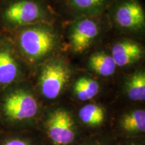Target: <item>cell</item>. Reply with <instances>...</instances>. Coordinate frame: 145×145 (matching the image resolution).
Listing matches in <instances>:
<instances>
[{"instance_id": "1", "label": "cell", "mask_w": 145, "mask_h": 145, "mask_svg": "<svg viewBox=\"0 0 145 145\" xmlns=\"http://www.w3.org/2000/svg\"><path fill=\"white\" fill-rule=\"evenodd\" d=\"M36 131L43 145H80L88 137L75 114L63 106L47 112L40 120Z\"/></svg>"}, {"instance_id": "2", "label": "cell", "mask_w": 145, "mask_h": 145, "mask_svg": "<svg viewBox=\"0 0 145 145\" xmlns=\"http://www.w3.org/2000/svg\"><path fill=\"white\" fill-rule=\"evenodd\" d=\"M1 112L9 130H36L40 120L41 106L32 91L18 88L3 97Z\"/></svg>"}, {"instance_id": "3", "label": "cell", "mask_w": 145, "mask_h": 145, "mask_svg": "<svg viewBox=\"0 0 145 145\" xmlns=\"http://www.w3.org/2000/svg\"><path fill=\"white\" fill-rule=\"evenodd\" d=\"M70 79L67 67L61 61H52L42 69L39 80L40 95L45 100H57L66 89Z\"/></svg>"}, {"instance_id": "4", "label": "cell", "mask_w": 145, "mask_h": 145, "mask_svg": "<svg viewBox=\"0 0 145 145\" xmlns=\"http://www.w3.org/2000/svg\"><path fill=\"white\" fill-rule=\"evenodd\" d=\"M20 45L27 57L36 60L50 53L55 45V37L49 30L44 28H28L20 36Z\"/></svg>"}, {"instance_id": "5", "label": "cell", "mask_w": 145, "mask_h": 145, "mask_svg": "<svg viewBox=\"0 0 145 145\" xmlns=\"http://www.w3.org/2000/svg\"><path fill=\"white\" fill-rule=\"evenodd\" d=\"M110 133L118 140L144 138L145 136V110L133 108L124 112L118 118Z\"/></svg>"}, {"instance_id": "6", "label": "cell", "mask_w": 145, "mask_h": 145, "mask_svg": "<svg viewBox=\"0 0 145 145\" xmlns=\"http://www.w3.org/2000/svg\"><path fill=\"white\" fill-rule=\"evenodd\" d=\"M76 118L81 129L88 136L108 132L106 130V108L98 103L88 102L79 109Z\"/></svg>"}, {"instance_id": "7", "label": "cell", "mask_w": 145, "mask_h": 145, "mask_svg": "<svg viewBox=\"0 0 145 145\" xmlns=\"http://www.w3.org/2000/svg\"><path fill=\"white\" fill-rule=\"evenodd\" d=\"M43 15L42 4L38 0H18L9 5L4 12L5 19L15 24L32 23Z\"/></svg>"}, {"instance_id": "8", "label": "cell", "mask_w": 145, "mask_h": 145, "mask_svg": "<svg viewBox=\"0 0 145 145\" xmlns=\"http://www.w3.org/2000/svg\"><path fill=\"white\" fill-rule=\"evenodd\" d=\"M115 18L124 28H140L144 25V9L138 0H122L116 7Z\"/></svg>"}, {"instance_id": "9", "label": "cell", "mask_w": 145, "mask_h": 145, "mask_svg": "<svg viewBox=\"0 0 145 145\" xmlns=\"http://www.w3.org/2000/svg\"><path fill=\"white\" fill-rule=\"evenodd\" d=\"M99 33V28L95 22L84 19L78 22L72 28L70 42L72 50L81 53L88 49Z\"/></svg>"}, {"instance_id": "10", "label": "cell", "mask_w": 145, "mask_h": 145, "mask_svg": "<svg viewBox=\"0 0 145 145\" xmlns=\"http://www.w3.org/2000/svg\"><path fill=\"white\" fill-rule=\"evenodd\" d=\"M142 53V48L138 44L124 40L114 45L111 56L117 67H124L138 61Z\"/></svg>"}, {"instance_id": "11", "label": "cell", "mask_w": 145, "mask_h": 145, "mask_svg": "<svg viewBox=\"0 0 145 145\" xmlns=\"http://www.w3.org/2000/svg\"><path fill=\"white\" fill-rule=\"evenodd\" d=\"M0 145H43L36 130H7L0 132Z\"/></svg>"}, {"instance_id": "12", "label": "cell", "mask_w": 145, "mask_h": 145, "mask_svg": "<svg viewBox=\"0 0 145 145\" xmlns=\"http://www.w3.org/2000/svg\"><path fill=\"white\" fill-rule=\"evenodd\" d=\"M72 95L79 102H90L95 98L100 91V86L97 81L89 77L78 79L72 86Z\"/></svg>"}, {"instance_id": "13", "label": "cell", "mask_w": 145, "mask_h": 145, "mask_svg": "<svg viewBox=\"0 0 145 145\" xmlns=\"http://www.w3.org/2000/svg\"><path fill=\"white\" fill-rule=\"evenodd\" d=\"M18 74L17 63L8 50H0V86L10 85Z\"/></svg>"}, {"instance_id": "14", "label": "cell", "mask_w": 145, "mask_h": 145, "mask_svg": "<svg viewBox=\"0 0 145 145\" xmlns=\"http://www.w3.org/2000/svg\"><path fill=\"white\" fill-rule=\"evenodd\" d=\"M124 93L132 102H142L145 100V75L144 72H137L126 81Z\"/></svg>"}, {"instance_id": "15", "label": "cell", "mask_w": 145, "mask_h": 145, "mask_svg": "<svg viewBox=\"0 0 145 145\" xmlns=\"http://www.w3.org/2000/svg\"><path fill=\"white\" fill-rule=\"evenodd\" d=\"M89 65L92 70L103 77L112 75L117 67L112 56L104 52L92 54L89 60Z\"/></svg>"}, {"instance_id": "16", "label": "cell", "mask_w": 145, "mask_h": 145, "mask_svg": "<svg viewBox=\"0 0 145 145\" xmlns=\"http://www.w3.org/2000/svg\"><path fill=\"white\" fill-rule=\"evenodd\" d=\"M110 0H68L71 8L81 12H91L100 10Z\"/></svg>"}, {"instance_id": "17", "label": "cell", "mask_w": 145, "mask_h": 145, "mask_svg": "<svg viewBox=\"0 0 145 145\" xmlns=\"http://www.w3.org/2000/svg\"><path fill=\"white\" fill-rule=\"evenodd\" d=\"M119 140L109 132L88 136L80 145H118Z\"/></svg>"}, {"instance_id": "18", "label": "cell", "mask_w": 145, "mask_h": 145, "mask_svg": "<svg viewBox=\"0 0 145 145\" xmlns=\"http://www.w3.org/2000/svg\"><path fill=\"white\" fill-rule=\"evenodd\" d=\"M118 145H145L144 138H130L119 140Z\"/></svg>"}]
</instances>
